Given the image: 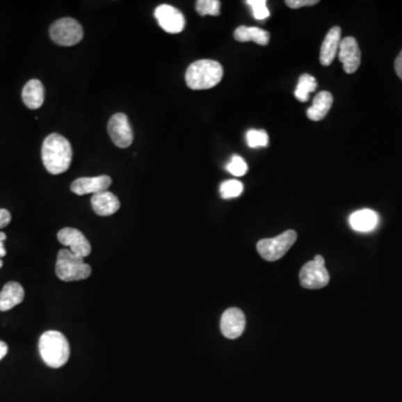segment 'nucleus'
Returning a JSON list of instances; mask_svg holds the SVG:
<instances>
[{"label": "nucleus", "instance_id": "f257e3e1", "mask_svg": "<svg viewBox=\"0 0 402 402\" xmlns=\"http://www.w3.org/2000/svg\"><path fill=\"white\" fill-rule=\"evenodd\" d=\"M73 150L68 140L58 134H49L43 142L42 159L46 170L51 175H61L68 170Z\"/></svg>", "mask_w": 402, "mask_h": 402}, {"label": "nucleus", "instance_id": "f03ea898", "mask_svg": "<svg viewBox=\"0 0 402 402\" xmlns=\"http://www.w3.org/2000/svg\"><path fill=\"white\" fill-rule=\"evenodd\" d=\"M224 77L220 63L213 60H199L193 63L186 72V83L191 90L215 88Z\"/></svg>", "mask_w": 402, "mask_h": 402}, {"label": "nucleus", "instance_id": "7ed1b4c3", "mask_svg": "<svg viewBox=\"0 0 402 402\" xmlns=\"http://www.w3.org/2000/svg\"><path fill=\"white\" fill-rule=\"evenodd\" d=\"M38 348L44 362L54 369L65 366L71 353L67 339L58 331L45 332L40 337Z\"/></svg>", "mask_w": 402, "mask_h": 402}, {"label": "nucleus", "instance_id": "20e7f679", "mask_svg": "<svg viewBox=\"0 0 402 402\" xmlns=\"http://www.w3.org/2000/svg\"><path fill=\"white\" fill-rule=\"evenodd\" d=\"M57 278L63 282L83 280L91 276V266L84 262V258L75 255L67 248H63L57 255Z\"/></svg>", "mask_w": 402, "mask_h": 402}, {"label": "nucleus", "instance_id": "39448f33", "mask_svg": "<svg viewBox=\"0 0 402 402\" xmlns=\"http://www.w3.org/2000/svg\"><path fill=\"white\" fill-rule=\"evenodd\" d=\"M298 239L295 230H287L278 237L262 239L257 243V252L265 261L275 262L283 257Z\"/></svg>", "mask_w": 402, "mask_h": 402}, {"label": "nucleus", "instance_id": "423d86ee", "mask_svg": "<svg viewBox=\"0 0 402 402\" xmlns=\"http://www.w3.org/2000/svg\"><path fill=\"white\" fill-rule=\"evenodd\" d=\"M49 35L57 45L73 46L83 40L84 31L77 20L66 17L53 23L49 29Z\"/></svg>", "mask_w": 402, "mask_h": 402}, {"label": "nucleus", "instance_id": "0eeeda50", "mask_svg": "<svg viewBox=\"0 0 402 402\" xmlns=\"http://www.w3.org/2000/svg\"><path fill=\"white\" fill-rule=\"evenodd\" d=\"M300 285L304 289H320L330 282V274L325 268L323 256L316 255L314 259L302 267L300 272Z\"/></svg>", "mask_w": 402, "mask_h": 402}, {"label": "nucleus", "instance_id": "6e6552de", "mask_svg": "<svg viewBox=\"0 0 402 402\" xmlns=\"http://www.w3.org/2000/svg\"><path fill=\"white\" fill-rule=\"evenodd\" d=\"M108 134L114 145L121 149L130 147L134 142V131L131 128L128 116L116 113L111 118L108 124Z\"/></svg>", "mask_w": 402, "mask_h": 402}, {"label": "nucleus", "instance_id": "1a4fd4ad", "mask_svg": "<svg viewBox=\"0 0 402 402\" xmlns=\"http://www.w3.org/2000/svg\"><path fill=\"white\" fill-rule=\"evenodd\" d=\"M154 17L158 20L159 26L169 34H179L186 26V19L182 13L176 7L167 3L156 7Z\"/></svg>", "mask_w": 402, "mask_h": 402}, {"label": "nucleus", "instance_id": "9d476101", "mask_svg": "<svg viewBox=\"0 0 402 402\" xmlns=\"http://www.w3.org/2000/svg\"><path fill=\"white\" fill-rule=\"evenodd\" d=\"M57 238L61 244L68 247L67 250H71L73 254L79 257L86 258L91 254L92 248L90 241L79 230L70 228V227L63 228L58 232Z\"/></svg>", "mask_w": 402, "mask_h": 402}, {"label": "nucleus", "instance_id": "9b49d317", "mask_svg": "<svg viewBox=\"0 0 402 402\" xmlns=\"http://www.w3.org/2000/svg\"><path fill=\"white\" fill-rule=\"evenodd\" d=\"M337 56L342 63L346 73H355L361 64V51H360L357 40L354 37L343 38L341 40Z\"/></svg>", "mask_w": 402, "mask_h": 402}, {"label": "nucleus", "instance_id": "f8f14e48", "mask_svg": "<svg viewBox=\"0 0 402 402\" xmlns=\"http://www.w3.org/2000/svg\"><path fill=\"white\" fill-rule=\"evenodd\" d=\"M246 317L243 311L236 307L227 309L220 321L221 333L227 339L234 340L241 337L245 331Z\"/></svg>", "mask_w": 402, "mask_h": 402}, {"label": "nucleus", "instance_id": "ddd939ff", "mask_svg": "<svg viewBox=\"0 0 402 402\" xmlns=\"http://www.w3.org/2000/svg\"><path fill=\"white\" fill-rule=\"evenodd\" d=\"M112 184V179L108 176L93 177V178H79L71 184V190L79 195L88 193H104Z\"/></svg>", "mask_w": 402, "mask_h": 402}, {"label": "nucleus", "instance_id": "4468645a", "mask_svg": "<svg viewBox=\"0 0 402 402\" xmlns=\"http://www.w3.org/2000/svg\"><path fill=\"white\" fill-rule=\"evenodd\" d=\"M341 29L339 26L332 27L321 46L320 62L323 66L331 65L340 49Z\"/></svg>", "mask_w": 402, "mask_h": 402}, {"label": "nucleus", "instance_id": "2eb2a0df", "mask_svg": "<svg viewBox=\"0 0 402 402\" xmlns=\"http://www.w3.org/2000/svg\"><path fill=\"white\" fill-rule=\"evenodd\" d=\"M352 230L359 232H370L379 225V215L374 210H357L348 218Z\"/></svg>", "mask_w": 402, "mask_h": 402}, {"label": "nucleus", "instance_id": "dca6fc26", "mask_svg": "<svg viewBox=\"0 0 402 402\" xmlns=\"http://www.w3.org/2000/svg\"><path fill=\"white\" fill-rule=\"evenodd\" d=\"M91 204L94 213L99 216H103V217L113 215L120 209V206H121L119 198L108 191L93 195Z\"/></svg>", "mask_w": 402, "mask_h": 402}, {"label": "nucleus", "instance_id": "f3484780", "mask_svg": "<svg viewBox=\"0 0 402 402\" xmlns=\"http://www.w3.org/2000/svg\"><path fill=\"white\" fill-rule=\"evenodd\" d=\"M25 298V291L19 283H7L0 292V311L6 312L22 303Z\"/></svg>", "mask_w": 402, "mask_h": 402}, {"label": "nucleus", "instance_id": "a211bd4d", "mask_svg": "<svg viewBox=\"0 0 402 402\" xmlns=\"http://www.w3.org/2000/svg\"><path fill=\"white\" fill-rule=\"evenodd\" d=\"M43 83L40 79H31L23 88L24 103L31 110H37L43 105L45 99Z\"/></svg>", "mask_w": 402, "mask_h": 402}, {"label": "nucleus", "instance_id": "6ab92c4d", "mask_svg": "<svg viewBox=\"0 0 402 402\" xmlns=\"http://www.w3.org/2000/svg\"><path fill=\"white\" fill-rule=\"evenodd\" d=\"M332 104H333L332 94L326 91L320 92L313 99L311 108L307 110V118L315 122L323 120L331 110Z\"/></svg>", "mask_w": 402, "mask_h": 402}, {"label": "nucleus", "instance_id": "aec40b11", "mask_svg": "<svg viewBox=\"0 0 402 402\" xmlns=\"http://www.w3.org/2000/svg\"><path fill=\"white\" fill-rule=\"evenodd\" d=\"M234 37L237 42H241V43L255 42L258 45L266 46L268 45L271 35H269L268 31L258 29V27L241 26L236 29Z\"/></svg>", "mask_w": 402, "mask_h": 402}, {"label": "nucleus", "instance_id": "412c9836", "mask_svg": "<svg viewBox=\"0 0 402 402\" xmlns=\"http://www.w3.org/2000/svg\"><path fill=\"white\" fill-rule=\"evenodd\" d=\"M317 88L316 79L309 74H303L300 75L298 79V88L295 90V97L300 102H307L309 99V94L314 92Z\"/></svg>", "mask_w": 402, "mask_h": 402}, {"label": "nucleus", "instance_id": "4be33fe9", "mask_svg": "<svg viewBox=\"0 0 402 402\" xmlns=\"http://www.w3.org/2000/svg\"><path fill=\"white\" fill-rule=\"evenodd\" d=\"M244 184L238 180H227L220 184V195L224 199L237 198L243 193Z\"/></svg>", "mask_w": 402, "mask_h": 402}, {"label": "nucleus", "instance_id": "5701e85b", "mask_svg": "<svg viewBox=\"0 0 402 402\" xmlns=\"http://www.w3.org/2000/svg\"><path fill=\"white\" fill-rule=\"evenodd\" d=\"M195 10L200 16H206V15L219 16L220 15V1L218 0H198L195 3Z\"/></svg>", "mask_w": 402, "mask_h": 402}, {"label": "nucleus", "instance_id": "b1692460", "mask_svg": "<svg viewBox=\"0 0 402 402\" xmlns=\"http://www.w3.org/2000/svg\"><path fill=\"white\" fill-rule=\"evenodd\" d=\"M268 134L265 130H250L246 134L247 145L250 147H267Z\"/></svg>", "mask_w": 402, "mask_h": 402}, {"label": "nucleus", "instance_id": "393cba45", "mask_svg": "<svg viewBox=\"0 0 402 402\" xmlns=\"http://www.w3.org/2000/svg\"><path fill=\"white\" fill-rule=\"evenodd\" d=\"M247 5L252 9V15L257 20H264L269 17L266 0H247Z\"/></svg>", "mask_w": 402, "mask_h": 402}, {"label": "nucleus", "instance_id": "a878e982", "mask_svg": "<svg viewBox=\"0 0 402 402\" xmlns=\"http://www.w3.org/2000/svg\"><path fill=\"white\" fill-rule=\"evenodd\" d=\"M226 168L227 170L236 177L245 176L247 170H248V166H247L246 161L239 156H232V160H230Z\"/></svg>", "mask_w": 402, "mask_h": 402}, {"label": "nucleus", "instance_id": "bb28decb", "mask_svg": "<svg viewBox=\"0 0 402 402\" xmlns=\"http://www.w3.org/2000/svg\"><path fill=\"white\" fill-rule=\"evenodd\" d=\"M287 6L292 9L302 8L306 6H314L319 3V0H287Z\"/></svg>", "mask_w": 402, "mask_h": 402}, {"label": "nucleus", "instance_id": "cd10ccee", "mask_svg": "<svg viewBox=\"0 0 402 402\" xmlns=\"http://www.w3.org/2000/svg\"><path fill=\"white\" fill-rule=\"evenodd\" d=\"M12 221V215L8 210L0 209V228H5Z\"/></svg>", "mask_w": 402, "mask_h": 402}, {"label": "nucleus", "instance_id": "c85d7f7f", "mask_svg": "<svg viewBox=\"0 0 402 402\" xmlns=\"http://www.w3.org/2000/svg\"><path fill=\"white\" fill-rule=\"evenodd\" d=\"M394 70H396V75L402 79V51L396 56V62H394Z\"/></svg>", "mask_w": 402, "mask_h": 402}, {"label": "nucleus", "instance_id": "c756f323", "mask_svg": "<svg viewBox=\"0 0 402 402\" xmlns=\"http://www.w3.org/2000/svg\"><path fill=\"white\" fill-rule=\"evenodd\" d=\"M7 352H8V346L3 341H0V360L6 357Z\"/></svg>", "mask_w": 402, "mask_h": 402}, {"label": "nucleus", "instance_id": "7c9ffc66", "mask_svg": "<svg viewBox=\"0 0 402 402\" xmlns=\"http://www.w3.org/2000/svg\"><path fill=\"white\" fill-rule=\"evenodd\" d=\"M3 256H6V250L3 247V241H0V258L3 257Z\"/></svg>", "mask_w": 402, "mask_h": 402}, {"label": "nucleus", "instance_id": "2f4dec72", "mask_svg": "<svg viewBox=\"0 0 402 402\" xmlns=\"http://www.w3.org/2000/svg\"><path fill=\"white\" fill-rule=\"evenodd\" d=\"M6 234H5V232H0V241H3H3H6Z\"/></svg>", "mask_w": 402, "mask_h": 402}, {"label": "nucleus", "instance_id": "473e14b6", "mask_svg": "<svg viewBox=\"0 0 402 402\" xmlns=\"http://www.w3.org/2000/svg\"><path fill=\"white\" fill-rule=\"evenodd\" d=\"M1 267H3V261L0 259V268H1Z\"/></svg>", "mask_w": 402, "mask_h": 402}]
</instances>
